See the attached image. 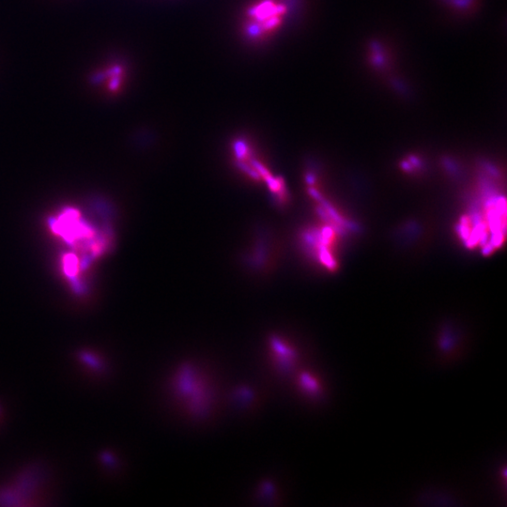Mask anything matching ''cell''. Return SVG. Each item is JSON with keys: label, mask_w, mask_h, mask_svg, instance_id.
Returning a JSON list of instances; mask_svg holds the SVG:
<instances>
[{"label": "cell", "mask_w": 507, "mask_h": 507, "mask_svg": "<svg viewBox=\"0 0 507 507\" xmlns=\"http://www.w3.org/2000/svg\"><path fill=\"white\" fill-rule=\"evenodd\" d=\"M267 345L271 364L277 374L286 376L297 368L299 352L290 341L279 334H272Z\"/></svg>", "instance_id": "2"}, {"label": "cell", "mask_w": 507, "mask_h": 507, "mask_svg": "<svg viewBox=\"0 0 507 507\" xmlns=\"http://www.w3.org/2000/svg\"><path fill=\"white\" fill-rule=\"evenodd\" d=\"M278 23H279V19H278L276 16H272V17H270V19L268 20L266 23H265L264 27H265L266 29H269V28H272L273 26H276Z\"/></svg>", "instance_id": "4"}, {"label": "cell", "mask_w": 507, "mask_h": 507, "mask_svg": "<svg viewBox=\"0 0 507 507\" xmlns=\"http://www.w3.org/2000/svg\"><path fill=\"white\" fill-rule=\"evenodd\" d=\"M296 384L300 391L310 398H319L323 394V386L319 377L310 371H298Z\"/></svg>", "instance_id": "3"}, {"label": "cell", "mask_w": 507, "mask_h": 507, "mask_svg": "<svg viewBox=\"0 0 507 507\" xmlns=\"http://www.w3.org/2000/svg\"><path fill=\"white\" fill-rule=\"evenodd\" d=\"M260 33V27L259 26H251L249 27V34L252 36H257Z\"/></svg>", "instance_id": "5"}, {"label": "cell", "mask_w": 507, "mask_h": 507, "mask_svg": "<svg viewBox=\"0 0 507 507\" xmlns=\"http://www.w3.org/2000/svg\"><path fill=\"white\" fill-rule=\"evenodd\" d=\"M170 392L186 416L201 421L215 410L216 392L207 373L193 363L181 364L169 382Z\"/></svg>", "instance_id": "1"}, {"label": "cell", "mask_w": 507, "mask_h": 507, "mask_svg": "<svg viewBox=\"0 0 507 507\" xmlns=\"http://www.w3.org/2000/svg\"><path fill=\"white\" fill-rule=\"evenodd\" d=\"M118 84H119V78L117 76H114V78L112 80L110 84V89L112 91L116 90L117 87H118Z\"/></svg>", "instance_id": "6"}]
</instances>
